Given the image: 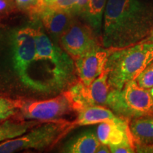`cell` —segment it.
<instances>
[{"label":"cell","mask_w":153,"mask_h":153,"mask_svg":"<svg viewBox=\"0 0 153 153\" xmlns=\"http://www.w3.org/2000/svg\"><path fill=\"white\" fill-rule=\"evenodd\" d=\"M35 57L20 81L39 92H64L77 81L74 60L39 28L35 29Z\"/></svg>","instance_id":"cell-1"},{"label":"cell","mask_w":153,"mask_h":153,"mask_svg":"<svg viewBox=\"0 0 153 153\" xmlns=\"http://www.w3.org/2000/svg\"><path fill=\"white\" fill-rule=\"evenodd\" d=\"M111 90L108 82V71L104 70L91 85H85L78 80L64 91L74 111L92 106H106L107 97Z\"/></svg>","instance_id":"cell-6"},{"label":"cell","mask_w":153,"mask_h":153,"mask_svg":"<svg viewBox=\"0 0 153 153\" xmlns=\"http://www.w3.org/2000/svg\"><path fill=\"white\" fill-rule=\"evenodd\" d=\"M129 123L130 120L125 118H122L118 121L99 123L97 128V137L101 143L108 145H116L127 141H133Z\"/></svg>","instance_id":"cell-11"},{"label":"cell","mask_w":153,"mask_h":153,"mask_svg":"<svg viewBox=\"0 0 153 153\" xmlns=\"http://www.w3.org/2000/svg\"><path fill=\"white\" fill-rule=\"evenodd\" d=\"M55 1V0H45V3H46V4H47V7L48 6H49L50 4H53Z\"/></svg>","instance_id":"cell-28"},{"label":"cell","mask_w":153,"mask_h":153,"mask_svg":"<svg viewBox=\"0 0 153 153\" xmlns=\"http://www.w3.org/2000/svg\"><path fill=\"white\" fill-rule=\"evenodd\" d=\"M108 0H89L83 18L94 33L101 39L103 16Z\"/></svg>","instance_id":"cell-15"},{"label":"cell","mask_w":153,"mask_h":153,"mask_svg":"<svg viewBox=\"0 0 153 153\" xmlns=\"http://www.w3.org/2000/svg\"><path fill=\"white\" fill-rule=\"evenodd\" d=\"M24 101L0 97V123L14 116L20 110Z\"/></svg>","instance_id":"cell-19"},{"label":"cell","mask_w":153,"mask_h":153,"mask_svg":"<svg viewBox=\"0 0 153 153\" xmlns=\"http://www.w3.org/2000/svg\"><path fill=\"white\" fill-rule=\"evenodd\" d=\"M101 44L118 50L143 42L153 29V4L144 0H108Z\"/></svg>","instance_id":"cell-2"},{"label":"cell","mask_w":153,"mask_h":153,"mask_svg":"<svg viewBox=\"0 0 153 153\" xmlns=\"http://www.w3.org/2000/svg\"><path fill=\"white\" fill-rule=\"evenodd\" d=\"M23 118L29 120H58L63 116L73 111L69 99L64 92L51 99L24 102L20 108Z\"/></svg>","instance_id":"cell-8"},{"label":"cell","mask_w":153,"mask_h":153,"mask_svg":"<svg viewBox=\"0 0 153 153\" xmlns=\"http://www.w3.org/2000/svg\"><path fill=\"white\" fill-rule=\"evenodd\" d=\"M74 16L69 11L57 10L47 7L40 16L46 30L59 40L64 32L70 27Z\"/></svg>","instance_id":"cell-12"},{"label":"cell","mask_w":153,"mask_h":153,"mask_svg":"<svg viewBox=\"0 0 153 153\" xmlns=\"http://www.w3.org/2000/svg\"><path fill=\"white\" fill-rule=\"evenodd\" d=\"M74 2H75V0H55L54 2L48 6L47 7L72 13Z\"/></svg>","instance_id":"cell-22"},{"label":"cell","mask_w":153,"mask_h":153,"mask_svg":"<svg viewBox=\"0 0 153 153\" xmlns=\"http://www.w3.org/2000/svg\"><path fill=\"white\" fill-rule=\"evenodd\" d=\"M135 80L140 87L147 89L153 88V61L148 65Z\"/></svg>","instance_id":"cell-20"},{"label":"cell","mask_w":153,"mask_h":153,"mask_svg":"<svg viewBox=\"0 0 153 153\" xmlns=\"http://www.w3.org/2000/svg\"><path fill=\"white\" fill-rule=\"evenodd\" d=\"M135 150L140 153H153V144L149 145H136Z\"/></svg>","instance_id":"cell-25"},{"label":"cell","mask_w":153,"mask_h":153,"mask_svg":"<svg viewBox=\"0 0 153 153\" xmlns=\"http://www.w3.org/2000/svg\"><path fill=\"white\" fill-rule=\"evenodd\" d=\"M153 61V43L143 42L111 52L106 69L111 89H120Z\"/></svg>","instance_id":"cell-3"},{"label":"cell","mask_w":153,"mask_h":153,"mask_svg":"<svg viewBox=\"0 0 153 153\" xmlns=\"http://www.w3.org/2000/svg\"><path fill=\"white\" fill-rule=\"evenodd\" d=\"M38 124V121L7 119L0 123V143L20 136Z\"/></svg>","instance_id":"cell-16"},{"label":"cell","mask_w":153,"mask_h":153,"mask_svg":"<svg viewBox=\"0 0 153 153\" xmlns=\"http://www.w3.org/2000/svg\"><path fill=\"white\" fill-rule=\"evenodd\" d=\"M100 144L97 135L88 131L75 137L66 146L65 152L70 153H94Z\"/></svg>","instance_id":"cell-17"},{"label":"cell","mask_w":153,"mask_h":153,"mask_svg":"<svg viewBox=\"0 0 153 153\" xmlns=\"http://www.w3.org/2000/svg\"><path fill=\"white\" fill-rule=\"evenodd\" d=\"M71 129L72 123L68 120L45 121L28 133L0 143V153H11L30 148H46L55 144Z\"/></svg>","instance_id":"cell-5"},{"label":"cell","mask_w":153,"mask_h":153,"mask_svg":"<svg viewBox=\"0 0 153 153\" xmlns=\"http://www.w3.org/2000/svg\"><path fill=\"white\" fill-rule=\"evenodd\" d=\"M129 127L135 146L153 144L152 116L132 119Z\"/></svg>","instance_id":"cell-14"},{"label":"cell","mask_w":153,"mask_h":153,"mask_svg":"<svg viewBox=\"0 0 153 153\" xmlns=\"http://www.w3.org/2000/svg\"><path fill=\"white\" fill-rule=\"evenodd\" d=\"M143 42H147V43H153V29L152 31H151L150 35H149L148 37L145 38V39ZM143 42H141V43H143Z\"/></svg>","instance_id":"cell-27"},{"label":"cell","mask_w":153,"mask_h":153,"mask_svg":"<svg viewBox=\"0 0 153 153\" xmlns=\"http://www.w3.org/2000/svg\"><path fill=\"white\" fill-rule=\"evenodd\" d=\"M111 51L99 46L74 60L76 74L79 81L85 85H91L106 70Z\"/></svg>","instance_id":"cell-10"},{"label":"cell","mask_w":153,"mask_h":153,"mask_svg":"<svg viewBox=\"0 0 153 153\" xmlns=\"http://www.w3.org/2000/svg\"><path fill=\"white\" fill-rule=\"evenodd\" d=\"M18 9L26 13L31 19L38 18L47 8L45 0H14Z\"/></svg>","instance_id":"cell-18"},{"label":"cell","mask_w":153,"mask_h":153,"mask_svg":"<svg viewBox=\"0 0 153 153\" xmlns=\"http://www.w3.org/2000/svg\"><path fill=\"white\" fill-rule=\"evenodd\" d=\"M96 152L97 153H109L111 152L110 148L108 147V145L104 144V143H101L97 148V150H96Z\"/></svg>","instance_id":"cell-26"},{"label":"cell","mask_w":153,"mask_h":153,"mask_svg":"<svg viewBox=\"0 0 153 153\" xmlns=\"http://www.w3.org/2000/svg\"><path fill=\"white\" fill-rule=\"evenodd\" d=\"M89 0H75L72 9V14L74 16H81L83 17L87 9Z\"/></svg>","instance_id":"cell-24"},{"label":"cell","mask_w":153,"mask_h":153,"mask_svg":"<svg viewBox=\"0 0 153 153\" xmlns=\"http://www.w3.org/2000/svg\"><path fill=\"white\" fill-rule=\"evenodd\" d=\"M111 152L113 153H133L136 152L133 141H127L116 145H108Z\"/></svg>","instance_id":"cell-21"},{"label":"cell","mask_w":153,"mask_h":153,"mask_svg":"<svg viewBox=\"0 0 153 153\" xmlns=\"http://www.w3.org/2000/svg\"><path fill=\"white\" fill-rule=\"evenodd\" d=\"M106 106L116 116L130 120L153 116V96L150 89L140 87L133 79L127 82L120 89H111Z\"/></svg>","instance_id":"cell-4"},{"label":"cell","mask_w":153,"mask_h":153,"mask_svg":"<svg viewBox=\"0 0 153 153\" xmlns=\"http://www.w3.org/2000/svg\"><path fill=\"white\" fill-rule=\"evenodd\" d=\"M99 37L89 24L74 19L59 39L62 48L73 60L100 45Z\"/></svg>","instance_id":"cell-7"},{"label":"cell","mask_w":153,"mask_h":153,"mask_svg":"<svg viewBox=\"0 0 153 153\" xmlns=\"http://www.w3.org/2000/svg\"><path fill=\"white\" fill-rule=\"evenodd\" d=\"M122 117L116 116L111 110L104 106H92L77 112V117L72 122V128L75 126H89L103 122L118 121Z\"/></svg>","instance_id":"cell-13"},{"label":"cell","mask_w":153,"mask_h":153,"mask_svg":"<svg viewBox=\"0 0 153 153\" xmlns=\"http://www.w3.org/2000/svg\"><path fill=\"white\" fill-rule=\"evenodd\" d=\"M16 8L14 0H0V19L8 16Z\"/></svg>","instance_id":"cell-23"},{"label":"cell","mask_w":153,"mask_h":153,"mask_svg":"<svg viewBox=\"0 0 153 153\" xmlns=\"http://www.w3.org/2000/svg\"><path fill=\"white\" fill-rule=\"evenodd\" d=\"M150 92H151V94H152V95L153 96V88H152V89H150Z\"/></svg>","instance_id":"cell-29"},{"label":"cell","mask_w":153,"mask_h":153,"mask_svg":"<svg viewBox=\"0 0 153 153\" xmlns=\"http://www.w3.org/2000/svg\"><path fill=\"white\" fill-rule=\"evenodd\" d=\"M35 29L24 28L19 30L12 40L13 67L22 79L36 55Z\"/></svg>","instance_id":"cell-9"}]
</instances>
